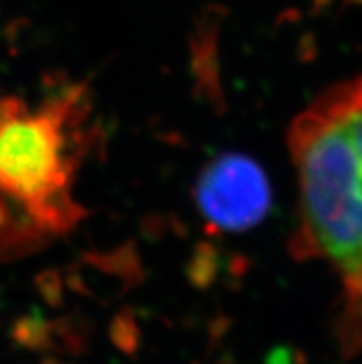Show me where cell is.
<instances>
[{"label":"cell","instance_id":"6da1fadb","mask_svg":"<svg viewBox=\"0 0 362 364\" xmlns=\"http://www.w3.org/2000/svg\"><path fill=\"white\" fill-rule=\"evenodd\" d=\"M298 183L290 252L326 264L340 287L336 337L362 350V74L333 83L290 122Z\"/></svg>","mask_w":362,"mask_h":364},{"label":"cell","instance_id":"7a4b0ae2","mask_svg":"<svg viewBox=\"0 0 362 364\" xmlns=\"http://www.w3.org/2000/svg\"><path fill=\"white\" fill-rule=\"evenodd\" d=\"M89 89L65 83L37 104L0 100V233L6 248H28L78 226L74 196L92 143Z\"/></svg>","mask_w":362,"mask_h":364},{"label":"cell","instance_id":"3957f363","mask_svg":"<svg viewBox=\"0 0 362 364\" xmlns=\"http://www.w3.org/2000/svg\"><path fill=\"white\" fill-rule=\"evenodd\" d=\"M196 203L215 230L243 233L265 220L270 211V181L252 157L222 154L198 176Z\"/></svg>","mask_w":362,"mask_h":364}]
</instances>
